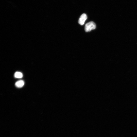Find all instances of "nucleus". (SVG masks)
<instances>
[{"mask_svg": "<svg viewBox=\"0 0 137 137\" xmlns=\"http://www.w3.org/2000/svg\"><path fill=\"white\" fill-rule=\"evenodd\" d=\"M24 81L23 80H20L15 83V86L18 88H20L22 87L24 85Z\"/></svg>", "mask_w": 137, "mask_h": 137, "instance_id": "3", "label": "nucleus"}, {"mask_svg": "<svg viewBox=\"0 0 137 137\" xmlns=\"http://www.w3.org/2000/svg\"><path fill=\"white\" fill-rule=\"evenodd\" d=\"M87 18V17L86 14L85 13L82 14L79 19V23L81 25H83Z\"/></svg>", "mask_w": 137, "mask_h": 137, "instance_id": "2", "label": "nucleus"}, {"mask_svg": "<svg viewBox=\"0 0 137 137\" xmlns=\"http://www.w3.org/2000/svg\"><path fill=\"white\" fill-rule=\"evenodd\" d=\"M96 28L95 24L93 21H90L85 24V30L86 32H89L92 30L95 29Z\"/></svg>", "mask_w": 137, "mask_h": 137, "instance_id": "1", "label": "nucleus"}, {"mask_svg": "<svg viewBox=\"0 0 137 137\" xmlns=\"http://www.w3.org/2000/svg\"><path fill=\"white\" fill-rule=\"evenodd\" d=\"M23 76V75L22 73L19 72H16L14 75V77L17 78H22Z\"/></svg>", "mask_w": 137, "mask_h": 137, "instance_id": "4", "label": "nucleus"}]
</instances>
